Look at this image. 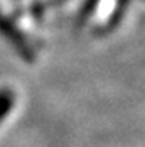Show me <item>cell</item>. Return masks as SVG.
Returning <instances> with one entry per match:
<instances>
[{"label": "cell", "mask_w": 145, "mask_h": 147, "mask_svg": "<svg viewBox=\"0 0 145 147\" xmlns=\"http://www.w3.org/2000/svg\"><path fill=\"white\" fill-rule=\"evenodd\" d=\"M0 36L3 39H7L9 44L12 46L26 61H32V51L29 49V46L26 44V39L20 36L19 30L15 29L12 20H9L5 15L2 14V10H0Z\"/></svg>", "instance_id": "cell-1"}, {"label": "cell", "mask_w": 145, "mask_h": 147, "mask_svg": "<svg viewBox=\"0 0 145 147\" xmlns=\"http://www.w3.org/2000/svg\"><path fill=\"white\" fill-rule=\"evenodd\" d=\"M14 102H15V95L12 93V90H9V88L0 90V123H2L3 118L9 115Z\"/></svg>", "instance_id": "cell-2"}]
</instances>
